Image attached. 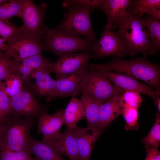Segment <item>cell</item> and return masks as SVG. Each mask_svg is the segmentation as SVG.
<instances>
[{"label":"cell","mask_w":160,"mask_h":160,"mask_svg":"<svg viewBox=\"0 0 160 160\" xmlns=\"http://www.w3.org/2000/svg\"><path fill=\"white\" fill-rule=\"evenodd\" d=\"M91 64L99 71L124 73L139 79L160 93V65L150 62L146 57L128 60L113 57L106 63Z\"/></svg>","instance_id":"obj_1"},{"label":"cell","mask_w":160,"mask_h":160,"mask_svg":"<svg viewBox=\"0 0 160 160\" xmlns=\"http://www.w3.org/2000/svg\"><path fill=\"white\" fill-rule=\"evenodd\" d=\"M130 7L117 24L116 28L118 30L115 31L124 44L128 55L134 57L141 53L147 57L157 54L151 46L142 17L133 15Z\"/></svg>","instance_id":"obj_2"},{"label":"cell","mask_w":160,"mask_h":160,"mask_svg":"<svg viewBox=\"0 0 160 160\" xmlns=\"http://www.w3.org/2000/svg\"><path fill=\"white\" fill-rule=\"evenodd\" d=\"M43 30L45 50L53 53L58 57L77 52H92L95 42L85 38L61 29L50 28L44 24Z\"/></svg>","instance_id":"obj_3"},{"label":"cell","mask_w":160,"mask_h":160,"mask_svg":"<svg viewBox=\"0 0 160 160\" xmlns=\"http://www.w3.org/2000/svg\"><path fill=\"white\" fill-rule=\"evenodd\" d=\"M4 132L0 139V149L29 153L33 119L8 116Z\"/></svg>","instance_id":"obj_4"},{"label":"cell","mask_w":160,"mask_h":160,"mask_svg":"<svg viewBox=\"0 0 160 160\" xmlns=\"http://www.w3.org/2000/svg\"><path fill=\"white\" fill-rule=\"evenodd\" d=\"M96 8L95 6L68 7L65 8L67 11L64 15L63 20L56 28L77 35L83 36L94 42L96 35L92 27L90 15Z\"/></svg>","instance_id":"obj_5"},{"label":"cell","mask_w":160,"mask_h":160,"mask_svg":"<svg viewBox=\"0 0 160 160\" xmlns=\"http://www.w3.org/2000/svg\"><path fill=\"white\" fill-rule=\"evenodd\" d=\"M10 100V109L7 116L33 119H38L48 113L49 105L41 103L32 90L25 86Z\"/></svg>","instance_id":"obj_6"},{"label":"cell","mask_w":160,"mask_h":160,"mask_svg":"<svg viewBox=\"0 0 160 160\" xmlns=\"http://www.w3.org/2000/svg\"><path fill=\"white\" fill-rule=\"evenodd\" d=\"M111 82L104 73L90 64L82 93L89 95L101 104L111 99L115 93V88Z\"/></svg>","instance_id":"obj_7"},{"label":"cell","mask_w":160,"mask_h":160,"mask_svg":"<svg viewBox=\"0 0 160 160\" xmlns=\"http://www.w3.org/2000/svg\"><path fill=\"white\" fill-rule=\"evenodd\" d=\"M47 6L45 3L36 5L30 0H23L22 16L23 25L20 27L21 35L44 39L43 27Z\"/></svg>","instance_id":"obj_8"},{"label":"cell","mask_w":160,"mask_h":160,"mask_svg":"<svg viewBox=\"0 0 160 160\" xmlns=\"http://www.w3.org/2000/svg\"><path fill=\"white\" fill-rule=\"evenodd\" d=\"M92 53L96 60L110 56L122 59L128 55L124 44L115 31L105 27L99 39L94 42Z\"/></svg>","instance_id":"obj_9"},{"label":"cell","mask_w":160,"mask_h":160,"mask_svg":"<svg viewBox=\"0 0 160 160\" xmlns=\"http://www.w3.org/2000/svg\"><path fill=\"white\" fill-rule=\"evenodd\" d=\"M93 58L92 52L89 51L66 54L59 57L56 62H51L49 67L51 72L55 75L56 79H58L75 73L88 65L89 61Z\"/></svg>","instance_id":"obj_10"},{"label":"cell","mask_w":160,"mask_h":160,"mask_svg":"<svg viewBox=\"0 0 160 160\" xmlns=\"http://www.w3.org/2000/svg\"><path fill=\"white\" fill-rule=\"evenodd\" d=\"M8 46L5 53L16 62L45 50L44 41L34 37L21 35Z\"/></svg>","instance_id":"obj_11"},{"label":"cell","mask_w":160,"mask_h":160,"mask_svg":"<svg viewBox=\"0 0 160 160\" xmlns=\"http://www.w3.org/2000/svg\"><path fill=\"white\" fill-rule=\"evenodd\" d=\"M104 73L113 85L124 90H131L145 94L153 100L155 104L160 98V93L149 85L140 82L137 79L127 74L112 71H100Z\"/></svg>","instance_id":"obj_12"},{"label":"cell","mask_w":160,"mask_h":160,"mask_svg":"<svg viewBox=\"0 0 160 160\" xmlns=\"http://www.w3.org/2000/svg\"><path fill=\"white\" fill-rule=\"evenodd\" d=\"M88 64L69 76L55 79L56 87L54 99L67 97H75L82 94Z\"/></svg>","instance_id":"obj_13"},{"label":"cell","mask_w":160,"mask_h":160,"mask_svg":"<svg viewBox=\"0 0 160 160\" xmlns=\"http://www.w3.org/2000/svg\"><path fill=\"white\" fill-rule=\"evenodd\" d=\"M64 111L60 109L53 114H46L38 119V132L43 135V142L48 144L61 138L60 129L64 123Z\"/></svg>","instance_id":"obj_14"},{"label":"cell","mask_w":160,"mask_h":160,"mask_svg":"<svg viewBox=\"0 0 160 160\" xmlns=\"http://www.w3.org/2000/svg\"><path fill=\"white\" fill-rule=\"evenodd\" d=\"M49 64L36 70L30 78L35 79L31 88L34 94L40 98L45 97L47 101L54 99L56 87V80L50 75Z\"/></svg>","instance_id":"obj_15"},{"label":"cell","mask_w":160,"mask_h":160,"mask_svg":"<svg viewBox=\"0 0 160 160\" xmlns=\"http://www.w3.org/2000/svg\"><path fill=\"white\" fill-rule=\"evenodd\" d=\"M131 0H100L97 8L106 15L107 23L105 27L111 31L116 29L119 21L127 14Z\"/></svg>","instance_id":"obj_16"},{"label":"cell","mask_w":160,"mask_h":160,"mask_svg":"<svg viewBox=\"0 0 160 160\" xmlns=\"http://www.w3.org/2000/svg\"><path fill=\"white\" fill-rule=\"evenodd\" d=\"M62 155L70 160H80L77 135L74 129H66L62 133L60 139L48 144Z\"/></svg>","instance_id":"obj_17"},{"label":"cell","mask_w":160,"mask_h":160,"mask_svg":"<svg viewBox=\"0 0 160 160\" xmlns=\"http://www.w3.org/2000/svg\"><path fill=\"white\" fill-rule=\"evenodd\" d=\"M114 87L116 89L114 95L111 99L101 104L100 106L99 118L102 130L106 128L121 113L123 108L120 106L119 101L124 90L119 87Z\"/></svg>","instance_id":"obj_18"},{"label":"cell","mask_w":160,"mask_h":160,"mask_svg":"<svg viewBox=\"0 0 160 160\" xmlns=\"http://www.w3.org/2000/svg\"><path fill=\"white\" fill-rule=\"evenodd\" d=\"M74 129L77 135L80 160H90L93 146L102 131L88 127L81 128L77 126Z\"/></svg>","instance_id":"obj_19"},{"label":"cell","mask_w":160,"mask_h":160,"mask_svg":"<svg viewBox=\"0 0 160 160\" xmlns=\"http://www.w3.org/2000/svg\"><path fill=\"white\" fill-rule=\"evenodd\" d=\"M84 118L88 127L102 131L99 118V108L101 104L89 95L82 93L80 100Z\"/></svg>","instance_id":"obj_20"},{"label":"cell","mask_w":160,"mask_h":160,"mask_svg":"<svg viewBox=\"0 0 160 160\" xmlns=\"http://www.w3.org/2000/svg\"><path fill=\"white\" fill-rule=\"evenodd\" d=\"M29 153L38 160H65L62 155L50 146L32 137Z\"/></svg>","instance_id":"obj_21"},{"label":"cell","mask_w":160,"mask_h":160,"mask_svg":"<svg viewBox=\"0 0 160 160\" xmlns=\"http://www.w3.org/2000/svg\"><path fill=\"white\" fill-rule=\"evenodd\" d=\"M64 123L69 129H73L79 121L84 119L80 100L76 97H72L64 110Z\"/></svg>","instance_id":"obj_22"},{"label":"cell","mask_w":160,"mask_h":160,"mask_svg":"<svg viewBox=\"0 0 160 160\" xmlns=\"http://www.w3.org/2000/svg\"><path fill=\"white\" fill-rule=\"evenodd\" d=\"M142 18L151 46L157 53L160 50V20L155 19L148 15L142 17Z\"/></svg>","instance_id":"obj_23"},{"label":"cell","mask_w":160,"mask_h":160,"mask_svg":"<svg viewBox=\"0 0 160 160\" xmlns=\"http://www.w3.org/2000/svg\"><path fill=\"white\" fill-rule=\"evenodd\" d=\"M6 1L0 5V20L8 21L13 16L21 18L23 0Z\"/></svg>","instance_id":"obj_24"},{"label":"cell","mask_w":160,"mask_h":160,"mask_svg":"<svg viewBox=\"0 0 160 160\" xmlns=\"http://www.w3.org/2000/svg\"><path fill=\"white\" fill-rule=\"evenodd\" d=\"M156 8H160V0H133L130 7L133 15L140 17Z\"/></svg>","instance_id":"obj_25"},{"label":"cell","mask_w":160,"mask_h":160,"mask_svg":"<svg viewBox=\"0 0 160 160\" xmlns=\"http://www.w3.org/2000/svg\"><path fill=\"white\" fill-rule=\"evenodd\" d=\"M20 28L17 27L9 21L0 20V37L8 44L17 40L21 36Z\"/></svg>","instance_id":"obj_26"},{"label":"cell","mask_w":160,"mask_h":160,"mask_svg":"<svg viewBox=\"0 0 160 160\" xmlns=\"http://www.w3.org/2000/svg\"><path fill=\"white\" fill-rule=\"evenodd\" d=\"M141 142L145 148H158L160 144V114L157 112L155 123L148 135L142 140Z\"/></svg>","instance_id":"obj_27"},{"label":"cell","mask_w":160,"mask_h":160,"mask_svg":"<svg viewBox=\"0 0 160 160\" xmlns=\"http://www.w3.org/2000/svg\"><path fill=\"white\" fill-rule=\"evenodd\" d=\"M143 100L140 93L131 90L124 91L120 99V104L123 108L127 107L138 108Z\"/></svg>","instance_id":"obj_28"},{"label":"cell","mask_w":160,"mask_h":160,"mask_svg":"<svg viewBox=\"0 0 160 160\" xmlns=\"http://www.w3.org/2000/svg\"><path fill=\"white\" fill-rule=\"evenodd\" d=\"M16 65V63L4 52L0 55V82L15 73Z\"/></svg>","instance_id":"obj_29"},{"label":"cell","mask_w":160,"mask_h":160,"mask_svg":"<svg viewBox=\"0 0 160 160\" xmlns=\"http://www.w3.org/2000/svg\"><path fill=\"white\" fill-rule=\"evenodd\" d=\"M125 121L124 127L126 130H137L139 128L138 108L132 107L124 108L121 113Z\"/></svg>","instance_id":"obj_30"},{"label":"cell","mask_w":160,"mask_h":160,"mask_svg":"<svg viewBox=\"0 0 160 160\" xmlns=\"http://www.w3.org/2000/svg\"><path fill=\"white\" fill-rule=\"evenodd\" d=\"M3 83L6 92L9 98L20 92L23 88V83L20 77L15 73L4 79Z\"/></svg>","instance_id":"obj_31"},{"label":"cell","mask_w":160,"mask_h":160,"mask_svg":"<svg viewBox=\"0 0 160 160\" xmlns=\"http://www.w3.org/2000/svg\"><path fill=\"white\" fill-rule=\"evenodd\" d=\"M20 62L31 69L34 72L51 63L50 60L44 57L41 54L30 57Z\"/></svg>","instance_id":"obj_32"},{"label":"cell","mask_w":160,"mask_h":160,"mask_svg":"<svg viewBox=\"0 0 160 160\" xmlns=\"http://www.w3.org/2000/svg\"><path fill=\"white\" fill-rule=\"evenodd\" d=\"M10 107V100L3 83L0 82V120L7 119Z\"/></svg>","instance_id":"obj_33"},{"label":"cell","mask_w":160,"mask_h":160,"mask_svg":"<svg viewBox=\"0 0 160 160\" xmlns=\"http://www.w3.org/2000/svg\"><path fill=\"white\" fill-rule=\"evenodd\" d=\"M1 151L0 160H38L25 151H13L7 150H2Z\"/></svg>","instance_id":"obj_34"},{"label":"cell","mask_w":160,"mask_h":160,"mask_svg":"<svg viewBox=\"0 0 160 160\" xmlns=\"http://www.w3.org/2000/svg\"><path fill=\"white\" fill-rule=\"evenodd\" d=\"M100 0H66L64 1L62 4V7H66L71 6H95L99 5Z\"/></svg>","instance_id":"obj_35"},{"label":"cell","mask_w":160,"mask_h":160,"mask_svg":"<svg viewBox=\"0 0 160 160\" xmlns=\"http://www.w3.org/2000/svg\"><path fill=\"white\" fill-rule=\"evenodd\" d=\"M155 147L145 148L146 156L145 160H160V152Z\"/></svg>","instance_id":"obj_36"},{"label":"cell","mask_w":160,"mask_h":160,"mask_svg":"<svg viewBox=\"0 0 160 160\" xmlns=\"http://www.w3.org/2000/svg\"><path fill=\"white\" fill-rule=\"evenodd\" d=\"M146 15H148L155 19L160 20V8H154Z\"/></svg>","instance_id":"obj_37"},{"label":"cell","mask_w":160,"mask_h":160,"mask_svg":"<svg viewBox=\"0 0 160 160\" xmlns=\"http://www.w3.org/2000/svg\"><path fill=\"white\" fill-rule=\"evenodd\" d=\"M8 44L0 37V52H5L7 49Z\"/></svg>","instance_id":"obj_38"},{"label":"cell","mask_w":160,"mask_h":160,"mask_svg":"<svg viewBox=\"0 0 160 160\" xmlns=\"http://www.w3.org/2000/svg\"><path fill=\"white\" fill-rule=\"evenodd\" d=\"M7 119L5 120H0V139L4 132Z\"/></svg>","instance_id":"obj_39"},{"label":"cell","mask_w":160,"mask_h":160,"mask_svg":"<svg viewBox=\"0 0 160 160\" xmlns=\"http://www.w3.org/2000/svg\"><path fill=\"white\" fill-rule=\"evenodd\" d=\"M6 0H0V5L1 4L4 2H5Z\"/></svg>","instance_id":"obj_40"},{"label":"cell","mask_w":160,"mask_h":160,"mask_svg":"<svg viewBox=\"0 0 160 160\" xmlns=\"http://www.w3.org/2000/svg\"><path fill=\"white\" fill-rule=\"evenodd\" d=\"M3 52H0V55Z\"/></svg>","instance_id":"obj_41"}]
</instances>
